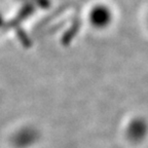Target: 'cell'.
<instances>
[{"mask_svg":"<svg viewBox=\"0 0 148 148\" xmlns=\"http://www.w3.org/2000/svg\"><path fill=\"white\" fill-rule=\"evenodd\" d=\"M92 18L96 26H105L109 23L111 18L110 10L108 9V7L104 5H98L92 9Z\"/></svg>","mask_w":148,"mask_h":148,"instance_id":"6da1fadb","label":"cell"}]
</instances>
